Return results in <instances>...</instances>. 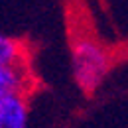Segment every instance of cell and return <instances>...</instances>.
I'll list each match as a JSON object with an SVG mask.
<instances>
[{
    "label": "cell",
    "mask_w": 128,
    "mask_h": 128,
    "mask_svg": "<svg viewBox=\"0 0 128 128\" xmlns=\"http://www.w3.org/2000/svg\"><path fill=\"white\" fill-rule=\"evenodd\" d=\"M71 67L79 89L93 93L110 69V53L100 40L81 30L73 36L71 42Z\"/></svg>",
    "instance_id": "6da1fadb"
},
{
    "label": "cell",
    "mask_w": 128,
    "mask_h": 128,
    "mask_svg": "<svg viewBox=\"0 0 128 128\" xmlns=\"http://www.w3.org/2000/svg\"><path fill=\"white\" fill-rule=\"evenodd\" d=\"M34 89V73L28 63L0 67V102L12 96H28Z\"/></svg>",
    "instance_id": "7a4b0ae2"
},
{
    "label": "cell",
    "mask_w": 128,
    "mask_h": 128,
    "mask_svg": "<svg viewBox=\"0 0 128 128\" xmlns=\"http://www.w3.org/2000/svg\"><path fill=\"white\" fill-rule=\"evenodd\" d=\"M28 96H12L0 102V128H28Z\"/></svg>",
    "instance_id": "3957f363"
},
{
    "label": "cell",
    "mask_w": 128,
    "mask_h": 128,
    "mask_svg": "<svg viewBox=\"0 0 128 128\" xmlns=\"http://www.w3.org/2000/svg\"><path fill=\"white\" fill-rule=\"evenodd\" d=\"M28 63V49L22 40L0 32V67Z\"/></svg>",
    "instance_id": "277c9868"
}]
</instances>
